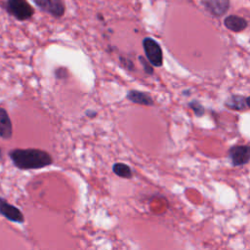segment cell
Instances as JSON below:
<instances>
[{
	"mask_svg": "<svg viewBox=\"0 0 250 250\" xmlns=\"http://www.w3.org/2000/svg\"><path fill=\"white\" fill-rule=\"evenodd\" d=\"M14 165L21 170L41 169L53 164L52 155L39 148H15L9 151Z\"/></svg>",
	"mask_w": 250,
	"mask_h": 250,
	"instance_id": "cell-1",
	"label": "cell"
},
{
	"mask_svg": "<svg viewBox=\"0 0 250 250\" xmlns=\"http://www.w3.org/2000/svg\"><path fill=\"white\" fill-rule=\"evenodd\" d=\"M5 9L11 16L21 21L30 19L34 14L33 8L26 0H7Z\"/></svg>",
	"mask_w": 250,
	"mask_h": 250,
	"instance_id": "cell-2",
	"label": "cell"
},
{
	"mask_svg": "<svg viewBox=\"0 0 250 250\" xmlns=\"http://www.w3.org/2000/svg\"><path fill=\"white\" fill-rule=\"evenodd\" d=\"M143 48L147 61L156 67L163 64V53L160 45L151 37H146L143 40Z\"/></svg>",
	"mask_w": 250,
	"mask_h": 250,
	"instance_id": "cell-3",
	"label": "cell"
},
{
	"mask_svg": "<svg viewBox=\"0 0 250 250\" xmlns=\"http://www.w3.org/2000/svg\"><path fill=\"white\" fill-rule=\"evenodd\" d=\"M228 158L234 167L247 164L250 162V146L236 145L230 146L228 150Z\"/></svg>",
	"mask_w": 250,
	"mask_h": 250,
	"instance_id": "cell-4",
	"label": "cell"
},
{
	"mask_svg": "<svg viewBox=\"0 0 250 250\" xmlns=\"http://www.w3.org/2000/svg\"><path fill=\"white\" fill-rule=\"evenodd\" d=\"M33 2L40 10L55 18H61L64 15L65 6L62 0H33Z\"/></svg>",
	"mask_w": 250,
	"mask_h": 250,
	"instance_id": "cell-5",
	"label": "cell"
},
{
	"mask_svg": "<svg viewBox=\"0 0 250 250\" xmlns=\"http://www.w3.org/2000/svg\"><path fill=\"white\" fill-rule=\"evenodd\" d=\"M0 215L5 217L7 220L21 224L24 222V216L21 211L16 206L10 204L5 198L0 196Z\"/></svg>",
	"mask_w": 250,
	"mask_h": 250,
	"instance_id": "cell-6",
	"label": "cell"
},
{
	"mask_svg": "<svg viewBox=\"0 0 250 250\" xmlns=\"http://www.w3.org/2000/svg\"><path fill=\"white\" fill-rule=\"evenodd\" d=\"M204 8L214 17H222L229 8V0H201Z\"/></svg>",
	"mask_w": 250,
	"mask_h": 250,
	"instance_id": "cell-7",
	"label": "cell"
},
{
	"mask_svg": "<svg viewBox=\"0 0 250 250\" xmlns=\"http://www.w3.org/2000/svg\"><path fill=\"white\" fill-rule=\"evenodd\" d=\"M13 137V125L7 110L0 107V138L10 140Z\"/></svg>",
	"mask_w": 250,
	"mask_h": 250,
	"instance_id": "cell-8",
	"label": "cell"
},
{
	"mask_svg": "<svg viewBox=\"0 0 250 250\" xmlns=\"http://www.w3.org/2000/svg\"><path fill=\"white\" fill-rule=\"evenodd\" d=\"M126 98L137 104H142V105H147V106H151L154 104L153 99L151 98V96L146 92H142V91H138V90H130L127 95Z\"/></svg>",
	"mask_w": 250,
	"mask_h": 250,
	"instance_id": "cell-9",
	"label": "cell"
},
{
	"mask_svg": "<svg viewBox=\"0 0 250 250\" xmlns=\"http://www.w3.org/2000/svg\"><path fill=\"white\" fill-rule=\"evenodd\" d=\"M224 24L230 31L240 32L247 27L248 22L244 18L235 16V15H229L225 18Z\"/></svg>",
	"mask_w": 250,
	"mask_h": 250,
	"instance_id": "cell-10",
	"label": "cell"
},
{
	"mask_svg": "<svg viewBox=\"0 0 250 250\" xmlns=\"http://www.w3.org/2000/svg\"><path fill=\"white\" fill-rule=\"evenodd\" d=\"M225 105L231 110H237V111L245 110L247 108L246 98H244L241 95H231L225 102Z\"/></svg>",
	"mask_w": 250,
	"mask_h": 250,
	"instance_id": "cell-11",
	"label": "cell"
},
{
	"mask_svg": "<svg viewBox=\"0 0 250 250\" xmlns=\"http://www.w3.org/2000/svg\"><path fill=\"white\" fill-rule=\"evenodd\" d=\"M112 171L115 175H117L118 177H121L123 179H131L133 176L131 168L128 165H126L125 163H121V162H117V163L113 164Z\"/></svg>",
	"mask_w": 250,
	"mask_h": 250,
	"instance_id": "cell-12",
	"label": "cell"
},
{
	"mask_svg": "<svg viewBox=\"0 0 250 250\" xmlns=\"http://www.w3.org/2000/svg\"><path fill=\"white\" fill-rule=\"evenodd\" d=\"M188 105V107H189L190 109H192L193 113H194L197 117H201V116L204 114V112H205L204 106H203L198 101L193 100V101L189 102Z\"/></svg>",
	"mask_w": 250,
	"mask_h": 250,
	"instance_id": "cell-13",
	"label": "cell"
},
{
	"mask_svg": "<svg viewBox=\"0 0 250 250\" xmlns=\"http://www.w3.org/2000/svg\"><path fill=\"white\" fill-rule=\"evenodd\" d=\"M138 59H139L141 64H142V66H143V68H144V71H145L146 74H148V75H152L153 72H154L153 67H152L153 65L147 61V59H145L143 56H139Z\"/></svg>",
	"mask_w": 250,
	"mask_h": 250,
	"instance_id": "cell-14",
	"label": "cell"
},
{
	"mask_svg": "<svg viewBox=\"0 0 250 250\" xmlns=\"http://www.w3.org/2000/svg\"><path fill=\"white\" fill-rule=\"evenodd\" d=\"M55 75L59 79H63L67 75V69L63 68V67H59L55 70Z\"/></svg>",
	"mask_w": 250,
	"mask_h": 250,
	"instance_id": "cell-15",
	"label": "cell"
},
{
	"mask_svg": "<svg viewBox=\"0 0 250 250\" xmlns=\"http://www.w3.org/2000/svg\"><path fill=\"white\" fill-rule=\"evenodd\" d=\"M120 62H121V63H122L127 69H129V70H133V69H134V64H133V62H132L130 60L121 57V58H120Z\"/></svg>",
	"mask_w": 250,
	"mask_h": 250,
	"instance_id": "cell-16",
	"label": "cell"
},
{
	"mask_svg": "<svg viewBox=\"0 0 250 250\" xmlns=\"http://www.w3.org/2000/svg\"><path fill=\"white\" fill-rule=\"evenodd\" d=\"M85 114H86V116L89 117V118H94V117L97 115V111L92 110V109H88V110H86Z\"/></svg>",
	"mask_w": 250,
	"mask_h": 250,
	"instance_id": "cell-17",
	"label": "cell"
},
{
	"mask_svg": "<svg viewBox=\"0 0 250 250\" xmlns=\"http://www.w3.org/2000/svg\"><path fill=\"white\" fill-rule=\"evenodd\" d=\"M246 104H247V107L250 108V96L246 98Z\"/></svg>",
	"mask_w": 250,
	"mask_h": 250,
	"instance_id": "cell-18",
	"label": "cell"
},
{
	"mask_svg": "<svg viewBox=\"0 0 250 250\" xmlns=\"http://www.w3.org/2000/svg\"><path fill=\"white\" fill-rule=\"evenodd\" d=\"M2 158V150H1V148H0V159Z\"/></svg>",
	"mask_w": 250,
	"mask_h": 250,
	"instance_id": "cell-19",
	"label": "cell"
}]
</instances>
